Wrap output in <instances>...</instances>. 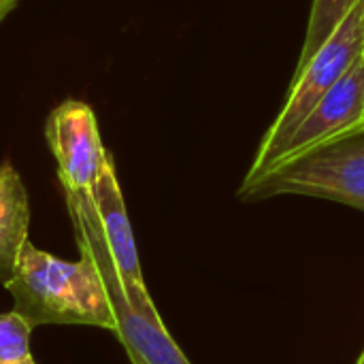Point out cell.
<instances>
[{"label":"cell","instance_id":"obj_13","mask_svg":"<svg viewBox=\"0 0 364 364\" xmlns=\"http://www.w3.org/2000/svg\"><path fill=\"white\" fill-rule=\"evenodd\" d=\"M356 364H364V352L360 354V358H358V363H356Z\"/></svg>","mask_w":364,"mask_h":364},{"label":"cell","instance_id":"obj_2","mask_svg":"<svg viewBox=\"0 0 364 364\" xmlns=\"http://www.w3.org/2000/svg\"><path fill=\"white\" fill-rule=\"evenodd\" d=\"M311 196L364 213V119L307 149L290 154L254 179H243V200Z\"/></svg>","mask_w":364,"mask_h":364},{"label":"cell","instance_id":"obj_3","mask_svg":"<svg viewBox=\"0 0 364 364\" xmlns=\"http://www.w3.org/2000/svg\"><path fill=\"white\" fill-rule=\"evenodd\" d=\"M66 207L73 220L75 239L81 256H87L96 269L100 271L109 299L117 318V331L113 333L124 346L132 364H192L181 348L175 343L171 333L166 331L156 305L134 307L130 305L124 282L117 273V267L107 250V241L102 237L98 213L90 192H64Z\"/></svg>","mask_w":364,"mask_h":364},{"label":"cell","instance_id":"obj_1","mask_svg":"<svg viewBox=\"0 0 364 364\" xmlns=\"http://www.w3.org/2000/svg\"><path fill=\"white\" fill-rule=\"evenodd\" d=\"M4 288L13 296L15 311L32 326L85 324L117 331L107 284L87 256L79 254V260L70 262L26 241Z\"/></svg>","mask_w":364,"mask_h":364},{"label":"cell","instance_id":"obj_11","mask_svg":"<svg viewBox=\"0 0 364 364\" xmlns=\"http://www.w3.org/2000/svg\"><path fill=\"white\" fill-rule=\"evenodd\" d=\"M17 2H19V0H0V23H2V19L17 6Z\"/></svg>","mask_w":364,"mask_h":364},{"label":"cell","instance_id":"obj_12","mask_svg":"<svg viewBox=\"0 0 364 364\" xmlns=\"http://www.w3.org/2000/svg\"><path fill=\"white\" fill-rule=\"evenodd\" d=\"M0 364H36V360H34V356L30 354V356H26V358H21V360H13V363H0Z\"/></svg>","mask_w":364,"mask_h":364},{"label":"cell","instance_id":"obj_10","mask_svg":"<svg viewBox=\"0 0 364 364\" xmlns=\"http://www.w3.org/2000/svg\"><path fill=\"white\" fill-rule=\"evenodd\" d=\"M32 324L19 314L9 311L0 314V363H13L30 356V337Z\"/></svg>","mask_w":364,"mask_h":364},{"label":"cell","instance_id":"obj_9","mask_svg":"<svg viewBox=\"0 0 364 364\" xmlns=\"http://www.w3.org/2000/svg\"><path fill=\"white\" fill-rule=\"evenodd\" d=\"M356 4L358 0H314L296 70L314 58V53L331 38V34L339 28V23Z\"/></svg>","mask_w":364,"mask_h":364},{"label":"cell","instance_id":"obj_6","mask_svg":"<svg viewBox=\"0 0 364 364\" xmlns=\"http://www.w3.org/2000/svg\"><path fill=\"white\" fill-rule=\"evenodd\" d=\"M96 213H98V224L102 230V237L107 241V250L117 267V273L124 282L126 296L130 305L134 307H147L151 305V296L147 292L143 271H141V260L136 254V243L132 235V226L128 220L126 203L122 196V188L117 181L115 173V162L113 156L109 154L100 177L90 192Z\"/></svg>","mask_w":364,"mask_h":364},{"label":"cell","instance_id":"obj_8","mask_svg":"<svg viewBox=\"0 0 364 364\" xmlns=\"http://www.w3.org/2000/svg\"><path fill=\"white\" fill-rule=\"evenodd\" d=\"M30 198L21 175L11 162L0 164V284L6 286L15 273L17 258L28 241Z\"/></svg>","mask_w":364,"mask_h":364},{"label":"cell","instance_id":"obj_7","mask_svg":"<svg viewBox=\"0 0 364 364\" xmlns=\"http://www.w3.org/2000/svg\"><path fill=\"white\" fill-rule=\"evenodd\" d=\"M364 119V53L358 62L320 98L314 111L292 134L282 158L307 149ZM279 158V160H282ZM277 160V162H279Z\"/></svg>","mask_w":364,"mask_h":364},{"label":"cell","instance_id":"obj_5","mask_svg":"<svg viewBox=\"0 0 364 364\" xmlns=\"http://www.w3.org/2000/svg\"><path fill=\"white\" fill-rule=\"evenodd\" d=\"M45 136L64 192H92L109 158L94 109L83 100H64L49 113Z\"/></svg>","mask_w":364,"mask_h":364},{"label":"cell","instance_id":"obj_4","mask_svg":"<svg viewBox=\"0 0 364 364\" xmlns=\"http://www.w3.org/2000/svg\"><path fill=\"white\" fill-rule=\"evenodd\" d=\"M364 53V0L346 15L331 38L314 53V58L294 73L288 98L271 128L260 141L258 154L245 175L254 179L271 168L286 151L292 134L314 111L320 98L358 62Z\"/></svg>","mask_w":364,"mask_h":364}]
</instances>
